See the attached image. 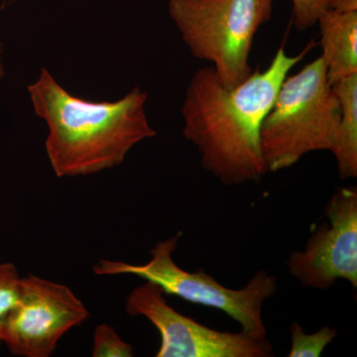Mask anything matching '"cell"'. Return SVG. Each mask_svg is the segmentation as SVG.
Masks as SVG:
<instances>
[{
    "label": "cell",
    "mask_w": 357,
    "mask_h": 357,
    "mask_svg": "<svg viewBox=\"0 0 357 357\" xmlns=\"http://www.w3.org/2000/svg\"><path fill=\"white\" fill-rule=\"evenodd\" d=\"M309 49L289 56L281 46L266 70H256L234 88L223 86L211 67L195 73L183 102V134L198 149L204 170L223 185L258 183L268 172L263 121L284 79Z\"/></svg>",
    "instance_id": "6da1fadb"
},
{
    "label": "cell",
    "mask_w": 357,
    "mask_h": 357,
    "mask_svg": "<svg viewBox=\"0 0 357 357\" xmlns=\"http://www.w3.org/2000/svg\"><path fill=\"white\" fill-rule=\"evenodd\" d=\"M28 91L48 126L45 148L59 178L114 168L134 146L156 136L145 109L147 91L139 86L115 102H91L70 93L43 68Z\"/></svg>",
    "instance_id": "7a4b0ae2"
},
{
    "label": "cell",
    "mask_w": 357,
    "mask_h": 357,
    "mask_svg": "<svg viewBox=\"0 0 357 357\" xmlns=\"http://www.w3.org/2000/svg\"><path fill=\"white\" fill-rule=\"evenodd\" d=\"M340 117V100L321 56L288 75L260 132L268 172L290 168L312 152L331 151Z\"/></svg>",
    "instance_id": "3957f363"
},
{
    "label": "cell",
    "mask_w": 357,
    "mask_h": 357,
    "mask_svg": "<svg viewBox=\"0 0 357 357\" xmlns=\"http://www.w3.org/2000/svg\"><path fill=\"white\" fill-rule=\"evenodd\" d=\"M169 14L192 55L234 88L252 74L253 42L272 18L273 0H170Z\"/></svg>",
    "instance_id": "277c9868"
},
{
    "label": "cell",
    "mask_w": 357,
    "mask_h": 357,
    "mask_svg": "<svg viewBox=\"0 0 357 357\" xmlns=\"http://www.w3.org/2000/svg\"><path fill=\"white\" fill-rule=\"evenodd\" d=\"M181 234L160 241L150 249L149 261L130 264L102 259L93 266L98 276L134 275L156 284L165 295L176 296L192 304L220 310L241 326V332L256 340L267 338L262 318L264 303L276 293L277 278L265 270L258 271L241 289L225 287L204 269L189 272L176 264L173 253Z\"/></svg>",
    "instance_id": "5b68a950"
},
{
    "label": "cell",
    "mask_w": 357,
    "mask_h": 357,
    "mask_svg": "<svg viewBox=\"0 0 357 357\" xmlns=\"http://www.w3.org/2000/svg\"><path fill=\"white\" fill-rule=\"evenodd\" d=\"M89 317L84 303L67 285L36 275L21 277L20 295L7 319L2 344L13 356L49 357L61 338Z\"/></svg>",
    "instance_id": "8992f818"
},
{
    "label": "cell",
    "mask_w": 357,
    "mask_h": 357,
    "mask_svg": "<svg viewBox=\"0 0 357 357\" xmlns=\"http://www.w3.org/2000/svg\"><path fill=\"white\" fill-rule=\"evenodd\" d=\"M156 284L145 281L126 298V312L144 317L161 337L156 357H269L271 342L256 340L241 332L213 330L185 317L167 303Z\"/></svg>",
    "instance_id": "52a82bcc"
},
{
    "label": "cell",
    "mask_w": 357,
    "mask_h": 357,
    "mask_svg": "<svg viewBox=\"0 0 357 357\" xmlns=\"http://www.w3.org/2000/svg\"><path fill=\"white\" fill-rule=\"evenodd\" d=\"M328 222L314 229L303 250L289 256L287 268L306 288L326 291L340 279L357 288V188H338L325 208Z\"/></svg>",
    "instance_id": "ba28073f"
},
{
    "label": "cell",
    "mask_w": 357,
    "mask_h": 357,
    "mask_svg": "<svg viewBox=\"0 0 357 357\" xmlns=\"http://www.w3.org/2000/svg\"><path fill=\"white\" fill-rule=\"evenodd\" d=\"M317 24L330 83L357 74V11L330 9Z\"/></svg>",
    "instance_id": "9c48e42d"
},
{
    "label": "cell",
    "mask_w": 357,
    "mask_h": 357,
    "mask_svg": "<svg viewBox=\"0 0 357 357\" xmlns=\"http://www.w3.org/2000/svg\"><path fill=\"white\" fill-rule=\"evenodd\" d=\"M340 102V117L331 152L340 180L357 177V74L333 83Z\"/></svg>",
    "instance_id": "30bf717a"
},
{
    "label": "cell",
    "mask_w": 357,
    "mask_h": 357,
    "mask_svg": "<svg viewBox=\"0 0 357 357\" xmlns=\"http://www.w3.org/2000/svg\"><path fill=\"white\" fill-rule=\"evenodd\" d=\"M290 335L289 357H319L326 347L337 337L338 333L335 328L323 326L318 332L306 333L300 324L293 323Z\"/></svg>",
    "instance_id": "8fae6325"
},
{
    "label": "cell",
    "mask_w": 357,
    "mask_h": 357,
    "mask_svg": "<svg viewBox=\"0 0 357 357\" xmlns=\"http://www.w3.org/2000/svg\"><path fill=\"white\" fill-rule=\"evenodd\" d=\"M20 280V272L13 263H0V345L3 344L7 319L17 302Z\"/></svg>",
    "instance_id": "7c38bea8"
},
{
    "label": "cell",
    "mask_w": 357,
    "mask_h": 357,
    "mask_svg": "<svg viewBox=\"0 0 357 357\" xmlns=\"http://www.w3.org/2000/svg\"><path fill=\"white\" fill-rule=\"evenodd\" d=\"M91 356L93 357H131L133 347L124 342L116 331L107 324L96 326L93 333V345Z\"/></svg>",
    "instance_id": "4fadbf2b"
},
{
    "label": "cell",
    "mask_w": 357,
    "mask_h": 357,
    "mask_svg": "<svg viewBox=\"0 0 357 357\" xmlns=\"http://www.w3.org/2000/svg\"><path fill=\"white\" fill-rule=\"evenodd\" d=\"M333 2L335 0H292L294 25L300 31H306L332 9Z\"/></svg>",
    "instance_id": "5bb4252c"
},
{
    "label": "cell",
    "mask_w": 357,
    "mask_h": 357,
    "mask_svg": "<svg viewBox=\"0 0 357 357\" xmlns=\"http://www.w3.org/2000/svg\"><path fill=\"white\" fill-rule=\"evenodd\" d=\"M332 9L338 11H357V0H335Z\"/></svg>",
    "instance_id": "9a60e30c"
},
{
    "label": "cell",
    "mask_w": 357,
    "mask_h": 357,
    "mask_svg": "<svg viewBox=\"0 0 357 357\" xmlns=\"http://www.w3.org/2000/svg\"><path fill=\"white\" fill-rule=\"evenodd\" d=\"M4 76L3 63H2V44L0 41V79Z\"/></svg>",
    "instance_id": "2e32d148"
}]
</instances>
